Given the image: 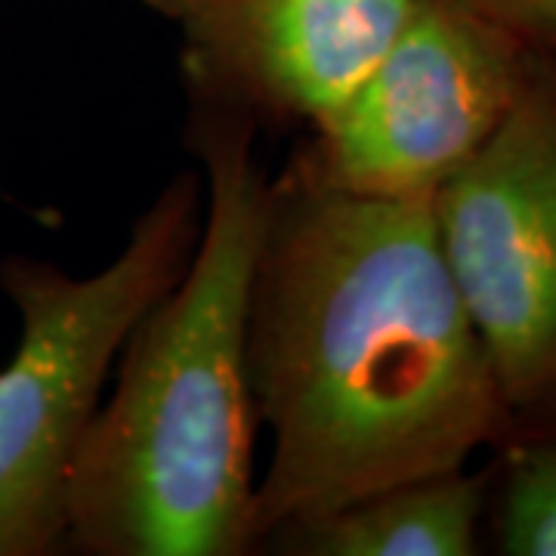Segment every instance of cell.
Here are the masks:
<instances>
[{
	"label": "cell",
	"mask_w": 556,
	"mask_h": 556,
	"mask_svg": "<svg viewBox=\"0 0 556 556\" xmlns=\"http://www.w3.org/2000/svg\"><path fill=\"white\" fill-rule=\"evenodd\" d=\"M269 430L254 535L464 470L510 417L439 251L430 199L273 189L251 300Z\"/></svg>",
	"instance_id": "obj_1"
},
{
	"label": "cell",
	"mask_w": 556,
	"mask_h": 556,
	"mask_svg": "<svg viewBox=\"0 0 556 556\" xmlns=\"http://www.w3.org/2000/svg\"><path fill=\"white\" fill-rule=\"evenodd\" d=\"M179 278L124 340L68 482L65 541L100 556H236L254 544L251 300L273 186L214 115Z\"/></svg>",
	"instance_id": "obj_2"
},
{
	"label": "cell",
	"mask_w": 556,
	"mask_h": 556,
	"mask_svg": "<svg viewBox=\"0 0 556 556\" xmlns=\"http://www.w3.org/2000/svg\"><path fill=\"white\" fill-rule=\"evenodd\" d=\"M201 229L199 177L179 174L90 276L31 257L0 281L20 338L0 365V556L65 544L68 482L124 340L174 285Z\"/></svg>",
	"instance_id": "obj_3"
},
{
	"label": "cell",
	"mask_w": 556,
	"mask_h": 556,
	"mask_svg": "<svg viewBox=\"0 0 556 556\" xmlns=\"http://www.w3.org/2000/svg\"><path fill=\"white\" fill-rule=\"evenodd\" d=\"M460 306L507 412H556V62L535 53L514 109L430 195Z\"/></svg>",
	"instance_id": "obj_4"
},
{
	"label": "cell",
	"mask_w": 556,
	"mask_h": 556,
	"mask_svg": "<svg viewBox=\"0 0 556 556\" xmlns=\"http://www.w3.org/2000/svg\"><path fill=\"white\" fill-rule=\"evenodd\" d=\"M535 50L467 0H417L291 177L368 199H430L514 109Z\"/></svg>",
	"instance_id": "obj_5"
},
{
	"label": "cell",
	"mask_w": 556,
	"mask_h": 556,
	"mask_svg": "<svg viewBox=\"0 0 556 556\" xmlns=\"http://www.w3.org/2000/svg\"><path fill=\"white\" fill-rule=\"evenodd\" d=\"M179 38L204 100L316 130L417 0H142Z\"/></svg>",
	"instance_id": "obj_6"
},
{
	"label": "cell",
	"mask_w": 556,
	"mask_h": 556,
	"mask_svg": "<svg viewBox=\"0 0 556 556\" xmlns=\"http://www.w3.org/2000/svg\"><path fill=\"white\" fill-rule=\"evenodd\" d=\"M485 479L464 470L399 482L325 517L281 529L309 556H470L479 551Z\"/></svg>",
	"instance_id": "obj_7"
},
{
	"label": "cell",
	"mask_w": 556,
	"mask_h": 556,
	"mask_svg": "<svg viewBox=\"0 0 556 556\" xmlns=\"http://www.w3.org/2000/svg\"><path fill=\"white\" fill-rule=\"evenodd\" d=\"M495 529L501 554L556 556V430L510 452Z\"/></svg>",
	"instance_id": "obj_8"
},
{
	"label": "cell",
	"mask_w": 556,
	"mask_h": 556,
	"mask_svg": "<svg viewBox=\"0 0 556 556\" xmlns=\"http://www.w3.org/2000/svg\"><path fill=\"white\" fill-rule=\"evenodd\" d=\"M497 25L510 28L529 47H556V0H467Z\"/></svg>",
	"instance_id": "obj_9"
}]
</instances>
